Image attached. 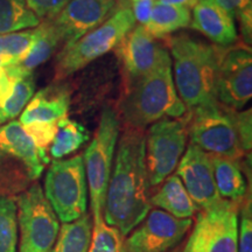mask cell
Returning a JSON list of instances; mask_svg holds the SVG:
<instances>
[{
  "label": "cell",
  "instance_id": "1",
  "mask_svg": "<svg viewBox=\"0 0 252 252\" xmlns=\"http://www.w3.org/2000/svg\"><path fill=\"white\" fill-rule=\"evenodd\" d=\"M118 140L103 219L126 237L152 209L145 157V128L124 125Z\"/></svg>",
  "mask_w": 252,
  "mask_h": 252
},
{
  "label": "cell",
  "instance_id": "2",
  "mask_svg": "<svg viewBox=\"0 0 252 252\" xmlns=\"http://www.w3.org/2000/svg\"><path fill=\"white\" fill-rule=\"evenodd\" d=\"M173 59L176 93L187 110L216 99V78L225 48L209 45L187 34L165 39Z\"/></svg>",
  "mask_w": 252,
  "mask_h": 252
},
{
  "label": "cell",
  "instance_id": "3",
  "mask_svg": "<svg viewBox=\"0 0 252 252\" xmlns=\"http://www.w3.org/2000/svg\"><path fill=\"white\" fill-rule=\"evenodd\" d=\"M118 108L124 125L137 128L184 117L188 110L176 93L169 53L152 72L124 88Z\"/></svg>",
  "mask_w": 252,
  "mask_h": 252
},
{
  "label": "cell",
  "instance_id": "4",
  "mask_svg": "<svg viewBox=\"0 0 252 252\" xmlns=\"http://www.w3.org/2000/svg\"><path fill=\"white\" fill-rule=\"evenodd\" d=\"M50 161L36 149L18 121L0 127V196L20 194L33 185Z\"/></svg>",
  "mask_w": 252,
  "mask_h": 252
},
{
  "label": "cell",
  "instance_id": "5",
  "mask_svg": "<svg viewBox=\"0 0 252 252\" xmlns=\"http://www.w3.org/2000/svg\"><path fill=\"white\" fill-rule=\"evenodd\" d=\"M135 26L130 7H121L76 42L60 50L55 63V81H61L87 67L94 60L115 50L123 37Z\"/></svg>",
  "mask_w": 252,
  "mask_h": 252
},
{
  "label": "cell",
  "instance_id": "6",
  "mask_svg": "<svg viewBox=\"0 0 252 252\" xmlns=\"http://www.w3.org/2000/svg\"><path fill=\"white\" fill-rule=\"evenodd\" d=\"M188 115L190 144L213 156L236 161L244 156L236 130V110L215 99L189 110Z\"/></svg>",
  "mask_w": 252,
  "mask_h": 252
},
{
  "label": "cell",
  "instance_id": "7",
  "mask_svg": "<svg viewBox=\"0 0 252 252\" xmlns=\"http://www.w3.org/2000/svg\"><path fill=\"white\" fill-rule=\"evenodd\" d=\"M119 132L121 118L118 113L110 106H105L100 115L94 138L83 154L93 217L103 215Z\"/></svg>",
  "mask_w": 252,
  "mask_h": 252
},
{
  "label": "cell",
  "instance_id": "8",
  "mask_svg": "<svg viewBox=\"0 0 252 252\" xmlns=\"http://www.w3.org/2000/svg\"><path fill=\"white\" fill-rule=\"evenodd\" d=\"M43 193L61 222H72L84 215L88 208V182L83 156L53 160L45 178Z\"/></svg>",
  "mask_w": 252,
  "mask_h": 252
},
{
  "label": "cell",
  "instance_id": "9",
  "mask_svg": "<svg viewBox=\"0 0 252 252\" xmlns=\"http://www.w3.org/2000/svg\"><path fill=\"white\" fill-rule=\"evenodd\" d=\"M189 126L188 111L180 118H162L145 133V157L150 187H157L173 174L184 156Z\"/></svg>",
  "mask_w": 252,
  "mask_h": 252
},
{
  "label": "cell",
  "instance_id": "10",
  "mask_svg": "<svg viewBox=\"0 0 252 252\" xmlns=\"http://www.w3.org/2000/svg\"><path fill=\"white\" fill-rule=\"evenodd\" d=\"M20 229L19 252H50L60 231V220L37 182L15 198Z\"/></svg>",
  "mask_w": 252,
  "mask_h": 252
},
{
  "label": "cell",
  "instance_id": "11",
  "mask_svg": "<svg viewBox=\"0 0 252 252\" xmlns=\"http://www.w3.org/2000/svg\"><path fill=\"white\" fill-rule=\"evenodd\" d=\"M238 206L224 200L200 210L186 245L193 252H238Z\"/></svg>",
  "mask_w": 252,
  "mask_h": 252
},
{
  "label": "cell",
  "instance_id": "12",
  "mask_svg": "<svg viewBox=\"0 0 252 252\" xmlns=\"http://www.w3.org/2000/svg\"><path fill=\"white\" fill-rule=\"evenodd\" d=\"M191 225V219H176L163 210L151 209L125 239V251L168 252L180 245Z\"/></svg>",
  "mask_w": 252,
  "mask_h": 252
},
{
  "label": "cell",
  "instance_id": "13",
  "mask_svg": "<svg viewBox=\"0 0 252 252\" xmlns=\"http://www.w3.org/2000/svg\"><path fill=\"white\" fill-rule=\"evenodd\" d=\"M252 96L251 50L234 47L224 50L216 78V99L232 110L243 108Z\"/></svg>",
  "mask_w": 252,
  "mask_h": 252
},
{
  "label": "cell",
  "instance_id": "14",
  "mask_svg": "<svg viewBox=\"0 0 252 252\" xmlns=\"http://www.w3.org/2000/svg\"><path fill=\"white\" fill-rule=\"evenodd\" d=\"M121 63L124 88L152 72L168 54L144 26H134L115 48Z\"/></svg>",
  "mask_w": 252,
  "mask_h": 252
},
{
  "label": "cell",
  "instance_id": "15",
  "mask_svg": "<svg viewBox=\"0 0 252 252\" xmlns=\"http://www.w3.org/2000/svg\"><path fill=\"white\" fill-rule=\"evenodd\" d=\"M175 169V174L180 178L198 212L219 206L224 201L217 191L209 153L189 144Z\"/></svg>",
  "mask_w": 252,
  "mask_h": 252
},
{
  "label": "cell",
  "instance_id": "16",
  "mask_svg": "<svg viewBox=\"0 0 252 252\" xmlns=\"http://www.w3.org/2000/svg\"><path fill=\"white\" fill-rule=\"evenodd\" d=\"M118 8L116 0H70L52 21L63 47H68L108 20Z\"/></svg>",
  "mask_w": 252,
  "mask_h": 252
},
{
  "label": "cell",
  "instance_id": "17",
  "mask_svg": "<svg viewBox=\"0 0 252 252\" xmlns=\"http://www.w3.org/2000/svg\"><path fill=\"white\" fill-rule=\"evenodd\" d=\"M189 27L222 48H228L237 40L235 19L210 0H202L194 6Z\"/></svg>",
  "mask_w": 252,
  "mask_h": 252
},
{
  "label": "cell",
  "instance_id": "18",
  "mask_svg": "<svg viewBox=\"0 0 252 252\" xmlns=\"http://www.w3.org/2000/svg\"><path fill=\"white\" fill-rule=\"evenodd\" d=\"M70 94L62 86H49L32 97L20 116L23 125L31 123L56 122L68 116Z\"/></svg>",
  "mask_w": 252,
  "mask_h": 252
},
{
  "label": "cell",
  "instance_id": "19",
  "mask_svg": "<svg viewBox=\"0 0 252 252\" xmlns=\"http://www.w3.org/2000/svg\"><path fill=\"white\" fill-rule=\"evenodd\" d=\"M161 184L156 194L150 196L151 207L160 208L176 219H191L198 212L178 175L167 176Z\"/></svg>",
  "mask_w": 252,
  "mask_h": 252
},
{
  "label": "cell",
  "instance_id": "20",
  "mask_svg": "<svg viewBox=\"0 0 252 252\" xmlns=\"http://www.w3.org/2000/svg\"><path fill=\"white\" fill-rule=\"evenodd\" d=\"M210 159L220 198L241 204L247 196V181L238 161L213 154H210Z\"/></svg>",
  "mask_w": 252,
  "mask_h": 252
},
{
  "label": "cell",
  "instance_id": "21",
  "mask_svg": "<svg viewBox=\"0 0 252 252\" xmlns=\"http://www.w3.org/2000/svg\"><path fill=\"white\" fill-rule=\"evenodd\" d=\"M190 8L156 1L149 21L144 27L154 39L165 40L175 32L190 26Z\"/></svg>",
  "mask_w": 252,
  "mask_h": 252
},
{
  "label": "cell",
  "instance_id": "22",
  "mask_svg": "<svg viewBox=\"0 0 252 252\" xmlns=\"http://www.w3.org/2000/svg\"><path fill=\"white\" fill-rule=\"evenodd\" d=\"M36 34L33 43L26 55L19 61L18 64L26 72L33 74L34 69L48 61L61 45L62 40L58 28L50 20H43L35 27Z\"/></svg>",
  "mask_w": 252,
  "mask_h": 252
},
{
  "label": "cell",
  "instance_id": "23",
  "mask_svg": "<svg viewBox=\"0 0 252 252\" xmlns=\"http://www.w3.org/2000/svg\"><path fill=\"white\" fill-rule=\"evenodd\" d=\"M93 226V215L88 213L72 222L63 223L50 252H88Z\"/></svg>",
  "mask_w": 252,
  "mask_h": 252
},
{
  "label": "cell",
  "instance_id": "24",
  "mask_svg": "<svg viewBox=\"0 0 252 252\" xmlns=\"http://www.w3.org/2000/svg\"><path fill=\"white\" fill-rule=\"evenodd\" d=\"M90 139V132L68 116L58 121V131L49 147V157L60 160L70 156L86 145Z\"/></svg>",
  "mask_w": 252,
  "mask_h": 252
},
{
  "label": "cell",
  "instance_id": "25",
  "mask_svg": "<svg viewBox=\"0 0 252 252\" xmlns=\"http://www.w3.org/2000/svg\"><path fill=\"white\" fill-rule=\"evenodd\" d=\"M40 19L28 7L26 0H0V35L35 28Z\"/></svg>",
  "mask_w": 252,
  "mask_h": 252
},
{
  "label": "cell",
  "instance_id": "26",
  "mask_svg": "<svg viewBox=\"0 0 252 252\" xmlns=\"http://www.w3.org/2000/svg\"><path fill=\"white\" fill-rule=\"evenodd\" d=\"M35 93V80L28 74L17 81L9 96L0 104V125L14 121L26 108Z\"/></svg>",
  "mask_w": 252,
  "mask_h": 252
},
{
  "label": "cell",
  "instance_id": "27",
  "mask_svg": "<svg viewBox=\"0 0 252 252\" xmlns=\"http://www.w3.org/2000/svg\"><path fill=\"white\" fill-rule=\"evenodd\" d=\"M17 203L12 196H0V252H17Z\"/></svg>",
  "mask_w": 252,
  "mask_h": 252
},
{
  "label": "cell",
  "instance_id": "28",
  "mask_svg": "<svg viewBox=\"0 0 252 252\" xmlns=\"http://www.w3.org/2000/svg\"><path fill=\"white\" fill-rule=\"evenodd\" d=\"M93 220V236L88 252H126L124 236L117 228L106 224L103 215Z\"/></svg>",
  "mask_w": 252,
  "mask_h": 252
},
{
  "label": "cell",
  "instance_id": "29",
  "mask_svg": "<svg viewBox=\"0 0 252 252\" xmlns=\"http://www.w3.org/2000/svg\"><path fill=\"white\" fill-rule=\"evenodd\" d=\"M35 28L0 35V54L19 63L26 55L35 37Z\"/></svg>",
  "mask_w": 252,
  "mask_h": 252
},
{
  "label": "cell",
  "instance_id": "30",
  "mask_svg": "<svg viewBox=\"0 0 252 252\" xmlns=\"http://www.w3.org/2000/svg\"><path fill=\"white\" fill-rule=\"evenodd\" d=\"M25 131L43 156H48V150L58 131V121L47 123H31L24 125ZM49 157V156H48Z\"/></svg>",
  "mask_w": 252,
  "mask_h": 252
},
{
  "label": "cell",
  "instance_id": "31",
  "mask_svg": "<svg viewBox=\"0 0 252 252\" xmlns=\"http://www.w3.org/2000/svg\"><path fill=\"white\" fill-rule=\"evenodd\" d=\"M28 74L18 63L0 65V104L9 96L17 81Z\"/></svg>",
  "mask_w": 252,
  "mask_h": 252
},
{
  "label": "cell",
  "instance_id": "32",
  "mask_svg": "<svg viewBox=\"0 0 252 252\" xmlns=\"http://www.w3.org/2000/svg\"><path fill=\"white\" fill-rule=\"evenodd\" d=\"M70 0H26L28 7L42 20L54 19Z\"/></svg>",
  "mask_w": 252,
  "mask_h": 252
},
{
  "label": "cell",
  "instance_id": "33",
  "mask_svg": "<svg viewBox=\"0 0 252 252\" xmlns=\"http://www.w3.org/2000/svg\"><path fill=\"white\" fill-rule=\"evenodd\" d=\"M238 252H252V215L250 201L244 203L241 212L238 232Z\"/></svg>",
  "mask_w": 252,
  "mask_h": 252
},
{
  "label": "cell",
  "instance_id": "34",
  "mask_svg": "<svg viewBox=\"0 0 252 252\" xmlns=\"http://www.w3.org/2000/svg\"><path fill=\"white\" fill-rule=\"evenodd\" d=\"M235 121L242 150L244 153L250 152L252 146V111L251 110L241 112L236 111Z\"/></svg>",
  "mask_w": 252,
  "mask_h": 252
},
{
  "label": "cell",
  "instance_id": "35",
  "mask_svg": "<svg viewBox=\"0 0 252 252\" xmlns=\"http://www.w3.org/2000/svg\"><path fill=\"white\" fill-rule=\"evenodd\" d=\"M135 21L141 26H146L156 0H127Z\"/></svg>",
  "mask_w": 252,
  "mask_h": 252
},
{
  "label": "cell",
  "instance_id": "36",
  "mask_svg": "<svg viewBox=\"0 0 252 252\" xmlns=\"http://www.w3.org/2000/svg\"><path fill=\"white\" fill-rule=\"evenodd\" d=\"M210 1L219 5L234 19H236L241 12L252 7V0H210Z\"/></svg>",
  "mask_w": 252,
  "mask_h": 252
},
{
  "label": "cell",
  "instance_id": "37",
  "mask_svg": "<svg viewBox=\"0 0 252 252\" xmlns=\"http://www.w3.org/2000/svg\"><path fill=\"white\" fill-rule=\"evenodd\" d=\"M235 20H238L239 28H241L242 35H243L245 43L251 45V36H252V7L245 9L241 12Z\"/></svg>",
  "mask_w": 252,
  "mask_h": 252
},
{
  "label": "cell",
  "instance_id": "38",
  "mask_svg": "<svg viewBox=\"0 0 252 252\" xmlns=\"http://www.w3.org/2000/svg\"><path fill=\"white\" fill-rule=\"evenodd\" d=\"M161 4H167V5H176V6H186L188 8H193L196 2L195 0H158Z\"/></svg>",
  "mask_w": 252,
  "mask_h": 252
},
{
  "label": "cell",
  "instance_id": "39",
  "mask_svg": "<svg viewBox=\"0 0 252 252\" xmlns=\"http://www.w3.org/2000/svg\"><path fill=\"white\" fill-rule=\"evenodd\" d=\"M11 63H15L13 60L7 58V56H4L0 54V65H5V64H11Z\"/></svg>",
  "mask_w": 252,
  "mask_h": 252
},
{
  "label": "cell",
  "instance_id": "40",
  "mask_svg": "<svg viewBox=\"0 0 252 252\" xmlns=\"http://www.w3.org/2000/svg\"><path fill=\"white\" fill-rule=\"evenodd\" d=\"M116 1H117L119 7H130L127 0H116Z\"/></svg>",
  "mask_w": 252,
  "mask_h": 252
},
{
  "label": "cell",
  "instance_id": "41",
  "mask_svg": "<svg viewBox=\"0 0 252 252\" xmlns=\"http://www.w3.org/2000/svg\"><path fill=\"white\" fill-rule=\"evenodd\" d=\"M182 249L184 248H181L180 245H179V247H176V248H174L173 249V250H171V251H168V252H182Z\"/></svg>",
  "mask_w": 252,
  "mask_h": 252
},
{
  "label": "cell",
  "instance_id": "42",
  "mask_svg": "<svg viewBox=\"0 0 252 252\" xmlns=\"http://www.w3.org/2000/svg\"><path fill=\"white\" fill-rule=\"evenodd\" d=\"M182 252H193V251H191L190 249H189V248L187 247V245H185V248L182 249Z\"/></svg>",
  "mask_w": 252,
  "mask_h": 252
},
{
  "label": "cell",
  "instance_id": "43",
  "mask_svg": "<svg viewBox=\"0 0 252 252\" xmlns=\"http://www.w3.org/2000/svg\"><path fill=\"white\" fill-rule=\"evenodd\" d=\"M198 1H202V0H195V2H196V4H197Z\"/></svg>",
  "mask_w": 252,
  "mask_h": 252
}]
</instances>
